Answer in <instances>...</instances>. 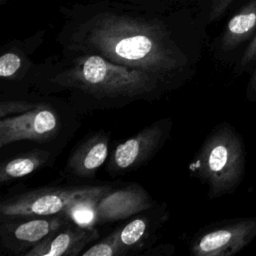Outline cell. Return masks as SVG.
<instances>
[{
    "mask_svg": "<svg viewBox=\"0 0 256 256\" xmlns=\"http://www.w3.org/2000/svg\"><path fill=\"white\" fill-rule=\"evenodd\" d=\"M51 160L48 150L35 148L13 157L0 167V183L3 185L12 180L25 177L45 166Z\"/></svg>",
    "mask_w": 256,
    "mask_h": 256,
    "instance_id": "obj_15",
    "label": "cell"
},
{
    "mask_svg": "<svg viewBox=\"0 0 256 256\" xmlns=\"http://www.w3.org/2000/svg\"><path fill=\"white\" fill-rule=\"evenodd\" d=\"M256 238V216L236 217L211 223L192 239L190 254L194 256H232Z\"/></svg>",
    "mask_w": 256,
    "mask_h": 256,
    "instance_id": "obj_5",
    "label": "cell"
},
{
    "mask_svg": "<svg viewBox=\"0 0 256 256\" xmlns=\"http://www.w3.org/2000/svg\"><path fill=\"white\" fill-rule=\"evenodd\" d=\"M118 229H114L102 240L87 247L81 256H120L118 246Z\"/></svg>",
    "mask_w": 256,
    "mask_h": 256,
    "instance_id": "obj_17",
    "label": "cell"
},
{
    "mask_svg": "<svg viewBox=\"0 0 256 256\" xmlns=\"http://www.w3.org/2000/svg\"><path fill=\"white\" fill-rule=\"evenodd\" d=\"M172 125L173 121L169 117L156 120L119 143L108 159L106 171L115 176L135 171L145 165L169 139Z\"/></svg>",
    "mask_w": 256,
    "mask_h": 256,
    "instance_id": "obj_6",
    "label": "cell"
},
{
    "mask_svg": "<svg viewBox=\"0 0 256 256\" xmlns=\"http://www.w3.org/2000/svg\"><path fill=\"white\" fill-rule=\"evenodd\" d=\"M113 188L104 184L31 189L2 199L0 216H68L79 205L99 200Z\"/></svg>",
    "mask_w": 256,
    "mask_h": 256,
    "instance_id": "obj_4",
    "label": "cell"
},
{
    "mask_svg": "<svg viewBox=\"0 0 256 256\" xmlns=\"http://www.w3.org/2000/svg\"><path fill=\"white\" fill-rule=\"evenodd\" d=\"M256 34V0L233 15L213 44L214 55L222 61H234L241 47Z\"/></svg>",
    "mask_w": 256,
    "mask_h": 256,
    "instance_id": "obj_12",
    "label": "cell"
},
{
    "mask_svg": "<svg viewBox=\"0 0 256 256\" xmlns=\"http://www.w3.org/2000/svg\"><path fill=\"white\" fill-rule=\"evenodd\" d=\"M63 124L56 107L40 101L39 105L31 110L0 118V147L23 140L51 142L60 135Z\"/></svg>",
    "mask_w": 256,
    "mask_h": 256,
    "instance_id": "obj_7",
    "label": "cell"
},
{
    "mask_svg": "<svg viewBox=\"0 0 256 256\" xmlns=\"http://www.w3.org/2000/svg\"><path fill=\"white\" fill-rule=\"evenodd\" d=\"M188 169L193 177L207 186L210 199L232 194L246 172L242 135L229 122L217 124L202 142Z\"/></svg>",
    "mask_w": 256,
    "mask_h": 256,
    "instance_id": "obj_3",
    "label": "cell"
},
{
    "mask_svg": "<svg viewBox=\"0 0 256 256\" xmlns=\"http://www.w3.org/2000/svg\"><path fill=\"white\" fill-rule=\"evenodd\" d=\"M56 41L64 54H95L141 70L169 93L198 71L207 13L197 8L155 11L117 0H93L59 8Z\"/></svg>",
    "mask_w": 256,
    "mask_h": 256,
    "instance_id": "obj_1",
    "label": "cell"
},
{
    "mask_svg": "<svg viewBox=\"0 0 256 256\" xmlns=\"http://www.w3.org/2000/svg\"><path fill=\"white\" fill-rule=\"evenodd\" d=\"M256 67V34L236 61L234 72L236 75L251 72Z\"/></svg>",
    "mask_w": 256,
    "mask_h": 256,
    "instance_id": "obj_18",
    "label": "cell"
},
{
    "mask_svg": "<svg viewBox=\"0 0 256 256\" xmlns=\"http://www.w3.org/2000/svg\"><path fill=\"white\" fill-rule=\"evenodd\" d=\"M98 236L95 227L81 225L70 218L23 256H78Z\"/></svg>",
    "mask_w": 256,
    "mask_h": 256,
    "instance_id": "obj_11",
    "label": "cell"
},
{
    "mask_svg": "<svg viewBox=\"0 0 256 256\" xmlns=\"http://www.w3.org/2000/svg\"><path fill=\"white\" fill-rule=\"evenodd\" d=\"M70 219L69 216H0L1 245L7 251L24 255L52 231Z\"/></svg>",
    "mask_w": 256,
    "mask_h": 256,
    "instance_id": "obj_8",
    "label": "cell"
},
{
    "mask_svg": "<svg viewBox=\"0 0 256 256\" xmlns=\"http://www.w3.org/2000/svg\"><path fill=\"white\" fill-rule=\"evenodd\" d=\"M110 134L97 131L85 137L68 156L65 172L77 178H93L109 153Z\"/></svg>",
    "mask_w": 256,
    "mask_h": 256,
    "instance_id": "obj_13",
    "label": "cell"
},
{
    "mask_svg": "<svg viewBox=\"0 0 256 256\" xmlns=\"http://www.w3.org/2000/svg\"><path fill=\"white\" fill-rule=\"evenodd\" d=\"M155 11H171L181 8H197L208 16L211 0H117Z\"/></svg>",
    "mask_w": 256,
    "mask_h": 256,
    "instance_id": "obj_16",
    "label": "cell"
},
{
    "mask_svg": "<svg viewBox=\"0 0 256 256\" xmlns=\"http://www.w3.org/2000/svg\"><path fill=\"white\" fill-rule=\"evenodd\" d=\"M8 0H0V5H4Z\"/></svg>",
    "mask_w": 256,
    "mask_h": 256,
    "instance_id": "obj_21",
    "label": "cell"
},
{
    "mask_svg": "<svg viewBox=\"0 0 256 256\" xmlns=\"http://www.w3.org/2000/svg\"><path fill=\"white\" fill-rule=\"evenodd\" d=\"M28 80L40 94L67 93L74 109L82 113L154 101L168 93L149 74L95 54L51 56L34 64Z\"/></svg>",
    "mask_w": 256,
    "mask_h": 256,
    "instance_id": "obj_2",
    "label": "cell"
},
{
    "mask_svg": "<svg viewBox=\"0 0 256 256\" xmlns=\"http://www.w3.org/2000/svg\"><path fill=\"white\" fill-rule=\"evenodd\" d=\"M168 215V208L164 203L155 204L118 227L120 256L143 254L144 249L154 241L156 233L167 221Z\"/></svg>",
    "mask_w": 256,
    "mask_h": 256,
    "instance_id": "obj_10",
    "label": "cell"
},
{
    "mask_svg": "<svg viewBox=\"0 0 256 256\" xmlns=\"http://www.w3.org/2000/svg\"><path fill=\"white\" fill-rule=\"evenodd\" d=\"M40 101H28L23 99H15V100H2L0 102V118L15 114H20L31 110L39 105Z\"/></svg>",
    "mask_w": 256,
    "mask_h": 256,
    "instance_id": "obj_19",
    "label": "cell"
},
{
    "mask_svg": "<svg viewBox=\"0 0 256 256\" xmlns=\"http://www.w3.org/2000/svg\"><path fill=\"white\" fill-rule=\"evenodd\" d=\"M155 204L147 190L138 183L113 188L97 201L94 208L95 224L131 218Z\"/></svg>",
    "mask_w": 256,
    "mask_h": 256,
    "instance_id": "obj_9",
    "label": "cell"
},
{
    "mask_svg": "<svg viewBox=\"0 0 256 256\" xmlns=\"http://www.w3.org/2000/svg\"><path fill=\"white\" fill-rule=\"evenodd\" d=\"M43 32L24 42L16 40L2 47L0 55V77L3 81H20L29 74L34 66L30 54L41 43Z\"/></svg>",
    "mask_w": 256,
    "mask_h": 256,
    "instance_id": "obj_14",
    "label": "cell"
},
{
    "mask_svg": "<svg viewBox=\"0 0 256 256\" xmlns=\"http://www.w3.org/2000/svg\"><path fill=\"white\" fill-rule=\"evenodd\" d=\"M245 96L249 102H256V67L250 72V76L245 90Z\"/></svg>",
    "mask_w": 256,
    "mask_h": 256,
    "instance_id": "obj_20",
    "label": "cell"
}]
</instances>
